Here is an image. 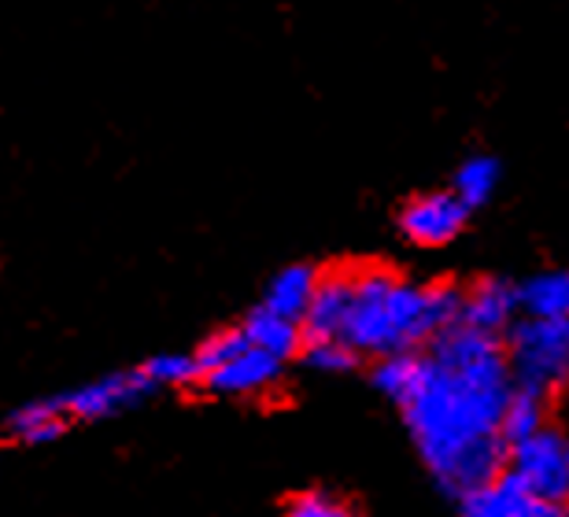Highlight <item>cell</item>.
Returning <instances> with one entry per match:
<instances>
[{"label":"cell","mask_w":569,"mask_h":517,"mask_svg":"<svg viewBox=\"0 0 569 517\" xmlns=\"http://www.w3.org/2000/svg\"><path fill=\"white\" fill-rule=\"evenodd\" d=\"M152 392H156V385L148 381V374L141 366H133V370H116L108 377H97V381L78 385L71 392H60L56 404L63 407V414L71 421H100V418H116V414L144 404Z\"/></svg>","instance_id":"cell-5"},{"label":"cell","mask_w":569,"mask_h":517,"mask_svg":"<svg viewBox=\"0 0 569 517\" xmlns=\"http://www.w3.org/2000/svg\"><path fill=\"white\" fill-rule=\"evenodd\" d=\"M499 178H503V167H499V159H492V156H470V159H462L459 170H455L451 192L466 207H470V211H477V207H485L488 200L496 197Z\"/></svg>","instance_id":"cell-15"},{"label":"cell","mask_w":569,"mask_h":517,"mask_svg":"<svg viewBox=\"0 0 569 517\" xmlns=\"http://www.w3.org/2000/svg\"><path fill=\"white\" fill-rule=\"evenodd\" d=\"M507 474L518 480L521 488L532 491L537 499L548 503H569V433L540 429L537 436L510 447Z\"/></svg>","instance_id":"cell-4"},{"label":"cell","mask_w":569,"mask_h":517,"mask_svg":"<svg viewBox=\"0 0 569 517\" xmlns=\"http://www.w3.org/2000/svg\"><path fill=\"white\" fill-rule=\"evenodd\" d=\"M462 285L407 281L389 267H356V304L345 329V344L359 355L422 351L440 332L459 326Z\"/></svg>","instance_id":"cell-2"},{"label":"cell","mask_w":569,"mask_h":517,"mask_svg":"<svg viewBox=\"0 0 569 517\" xmlns=\"http://www.w3.org/2000/svg\"><path fill=\"white\" fill-rule=\"evenodd\" d=\"M359 359H362V355L351 348V344H345V340L307 344L303 355H300V362L311 366V370H318V374H348V370H356Z\"/></svg>","instance_id":"cell-20"},{"label":"cell","mask_w":569,"mask_h":517,"mask_svg":"<svg viewBox=\"0 0 569 517\" xmlns=\"http://www.w3.org/2000/svg\"><path fill=\"white\" fill-rule=\"evenodd\" d=\"M418 359H422V351L385 355V359H378V366H373V388H378L381 396H389L392 404H400V399L411 392V385H415Z\"/></svg>","instance_id":"cell-17"},{"label":"cell","mask_w":569,"mask_h":517,"mask_svg":"<svg viewBox=\"0 0 569 517\" xmlns=\"http://www.w3.org/2000/svg\"><path fill=\"white\" fill-rule=\"evenodd\" d=\"M281 359H274L270 351L263 348H248L237 355L233 362H226L222 370H214L203 377V392H211V396H263L267 388H274L278 385V377H281Z\"/></svg>","instance_id":"cell-10"},{"label":"cell","mask_w":569,"mask_h":517,"mask_svg":"<svg viewBox=\"0 0 569 517\" xmlns=\"http://www.w3.org/2000/svg\"><path fill=\"white\" fill-rule=\"evenodd\" d=\"M318 278H322V270H315L311 262H292V267L278 270L274 278H270L259 307H267V310H274V315L292 318L303 326L307 307H311V300H315Z\"/></svg>","instance_id":"cell-12"},{"label":"cell","mask_w":569,"mask_h":517,"mask_svg":"<svg viewBox=\"0 0 569 517\" xmlns=\"http://www.w3.org/2000/svg\"><path fill=\"white\" fill-rule=\"evenodd\" d=\"M459 507H462V517H569L562 503L537 499L510 474L470 491V496H462Z\"/></svg>","instance_id":"cell-9"},{"label":"cell","mask_w":569,"mask_h":517,"mask_svg":"<svg viewBox=\"0 0 569 517\" xmlns=\"http://www.w3.org/2000/svg\"><path fill=\"white\" fill-rule=\"evenodd\" d=\"M351 304H356V267L322 270L315 289V300L303 315V340H345Z\"/></svg>","instance_id":"cell-7"},{"label":"cell","mask_w":569,"mask_h":517,"mask_svg":"<svg viewBox=\"0 0 569 517\" xmlns=\"http://www.w3.org/2000/svg\"><path fill=\"white\" fill-rule=\"evenodd\" d=\"M470 207H466L451 189L422 192V197L407 200L400 207V233L418 248H443L462 233L470 222Z\"/></svg>","instance_id":"cell-6"},{"label":"cell","mask_w":569,"mask_h":517,"mask_svg":"<svg viewBox=\"0 0 569 517\" xmlns=\"http://www.w3.org/2000/svg\"><path fill=\"white\" fill-rule=\"evenodd\" d=\"M141 370L148 374V381L156 388H186L200 385V362L197 355H181V351H163L141 362Z\"/></svg>","instance_id":"cell-19"},{"label":"cell","mask_w":569,"mask_h":517,"mask_svg":"<svg viewBox=\"0 0 569 517\" xmlns=\"http://www.w3.org/2000/svg\"><path fill=\"white\" fill-rule=\"evenodd\" d=\"M515 388L555 396L569 388V318L521 315L503 337Z\"/></svg>","instance_id":"cell-3"},{"label":"cell","mask_w":569,"mask_h":517,"mask_svg":"<svg viewBox=\"0 0 569 517\" xmlns=\"http://www.w3.org/2000/svg\"><path fill=\"white\" fill-rule=\"evenodd\" d=\"M499 429H503V440L510 447L529 440V436H537L540 429H548V399L537 392H526V388H515Z\"/></svg>","instance_id":"cell-16"},{"label":"cell","mask_w":569,"mask_h":517,"mask_svg":"<svg viewBox=\"0 0 569 517\" xmlns=\"http://www.w3.org/2000/svg\"><path fill=\"white\" fill-rule=\"evenodd\" d=\"M510 396L515 377L499 337L459 321L422 348L411 392L396 407L448 496L462 499L507 474L510 444L499 425Z\"/></svg>","instance_id":"cell-1"},{"label":"cell","mask_w":569,"mask_h":517,"mask_svg":"<svg viewBox=\"0 0 569 517\" xmlns=\"http://www.w3.org/2000/svg\"><path fill=\"white\" fill-rule=\"evenodd\" d=\"M289 517H359L356 507H348L345 499L329 496V491H300L289 499Z\"/></svg>","instance_id":"cell-21"},{"label":"cell","mask_w":569,"mask_h":517,"mask_svg":"<svg viewBox=\"0 0 569 517\" xmlns=\"http://www.w3.org/2000/svg\"><path fill=\"white\" fill-rule=\"evenodd\" d=\"M248 348H252V340H248L244 326H230V329H219V332H211V337H203L200 348L192 351L200 362V385H203V377L222 370L226 362H233L237 355L248 351Z\"/></svg>","instance_id":"cell-18"},{"label":"cell","mask_w":569,"mask_h":517,"mask_svg":"<svg viewBox=\"0 0 569 517\" xmlns=\"http://www.w3.org/2000/svg\"><path fill=\"white\" fill-rule=\"evenodd\" d=\"M241 326H244L248 340H252L256 348L270 351V355H274V359H281V362L300 359L303 348H307L300 321L281 318V315H274V310H267V307H256L252 315H248V318L241 321Z\"/></svg>","instance_id":"cell-13"},{"label":"cell","mask_w":569,"mask_h":517,"mask_svg":"<svg viewBox=\"0 0 569 517\" xmlns=\"http://www.w3.org/2000/svg\"><path fill=\"white\" fill-rule=\"evenodd\" d=\"M67 425H71V418L56 404V396H49V399H33V404H22L11 410L4 421V436L11 444H22V447H44V444L60 440L67 433Z\"/></svg>","instance_id":"cell-11"},{"label":"cell","mask_w":569,"mask_h":517,"mask_svg":"<svg viewBox=\"0 0 569 517\" xmlns=\"http://www.w3.org/2000/svg\"><path fill=\"white\" fill-rule=\"evenodd\" d=\"M521 318V292L518 281L507 278H481L473 281L462 296V326H470L477 332L503 340L510 326Z\"/></svg>","instance_id":"cell-8"},{"label":"cell","mask_w":569,"mask_h":517,"mask_svg":"<svg viewBox=\"0 0 569 517\" xmlns=\"http://www.w3.org/2000/svg\"><path fill=\"white\" fill-rule=\"evenodd\" d=\"M521 315L529 318H569V270H540L518 281Z\"/></svg>","instance_id":"cell-14"}]
</instances>
